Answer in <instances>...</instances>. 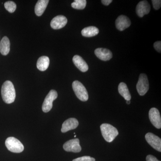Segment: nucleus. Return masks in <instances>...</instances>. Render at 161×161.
I'll use <instances>...</instances> for the list:
<instances>
[{"label": "nucleus", "instance_id": "obj_28", "mask_svg": "<svg viewBox=\"0 0 161 161\" xmlns=\"http://www.w3.org/2000/svg\"><path fill=\"white\" fill-rule=\"evenodd\" d=\"M126 103L127 104H130V100L127 101Z\"/></svg>", "mask_w": 161, "mask_h": 161}, {"label": "nucleus", "instance_id": "obj_22", "mask_svg": "<svg viewBox=\"0 0 161 161\" xmlns=\"http://www.w3.org/2000/svg\"><path fill=\"white\" fill-rule=\"evenodd\" d=\"M4 6L6 10L11 13L14 12L16 9V5L12 1H8L6 2L4 4Z\"/></svg>", "mask_w": 161, "mask_h": 161}, {"label": "nucleus", "instance_id": "obj_12", "mask_svg": "<svg viewBox=\"0 0 161 161\" xmlns=\"http://www.w3.org/2000/svg\"><path fill=\"white\" fill-rule=\"evenodd\" d=\"M67 18L63 15H58L55 17L51 22V26L53 29L57 30L63 28L67 23Z\"/></svg>", "mask_w": 161, "mask_h": 161}, {"label": "nucleus", "instance_id": "obj_2", "mask_svg": "<svg viewBox=\"0 0 161 161\" xmlns=\"http://www.w3.org/2000/svg\"><path fill=\"white\" fill-rule=\"evenodd\" d=\"M102 134L105 140L111 142L118 135V130L112 125L108 124H103L100 126Z\"/></svg>", "mask_w": 161, "mask_h": 161}, {"label": "nucleus", "instance_id": "obj_7", "mask_svg": "<svg viewBox=\"0 0 161 161\" xmlns=\"http://www.w3.org/2000/svg\"><path fill=\"white\" fill-rule=\"evenodd\" d=\"M63 148L67 152L79 153L81 150L80 141L78 138L67 141L63 145Z\"/></svg>", "mask_w": 161, "mask_h": 161}, {"label": "nucleus", "instance_id": "obj_18", "mask_svg": "<svg viewBox=\"0 0 161 161\" xmlns=\"http://www.w3.org/2000/svg\"><path fill=\"white\" fill-rule=\"evenodd\" d=\"M50 63L49 58L46 56H42L39 58L37 62V67L41 71L47 69Z\"/></svg>", "mask_w": 161, "mask_h": 161}, {"label": "nucleus", "instance_id": "obj_14", "mask_svg": "<svg viewBox=\"0 0 161 161\" xmlns=\"http://www.w3.org/2000/svg\"><path fill=\"white\" fill-rule=\"evenodd\" d=\"M78 120L76 119L71 118L68 119L63 123L61 128V132L64 133L69 130H75L78 125Z\"/></svg>", "mask_w": 161, "mask_h": 161}, {"label": "nucleus", "instance_id": "obj_15", "mask_svg": "<svg viewBox=\"0 0 161 161\" xmlns=\"http://www.w3.org/2000/svg\"><path fill=\"white\" fill-rule=\"evenodd\" d=\"M73 61L75 66L80 70V71L86 72L89 69L88 65L84 60L78 55H75L73 58Z\"/></svg>", "mask_w": 161, "mask_h": 161}, {"label": "nucleus", "instance_id": "obj_26", "mask_svg": "<svg viewBox=\"0 0 161 161\" xmlns=\"http://www.w3.org/2000/svg\"><path fill=\"white\" fill-rule=\"evenodd\" d=\"M147 161H160L155 157L152 155H148L146 158Z\"/></svg>", "mask_w": 161, "mask_h": 161}, {"label": "nucleus", "instance_id": "obj_23", "mask_svg": "<svg viewBox=\"0 0 161 161\" xmlns=\"http://www.w3.org/2000/svg\"><path fill=\"white\" fill-rule=\"evenodd\" d=\"M73 161H95V159L91 157L86 156L75 159Z\"/></svg>", "mask_w": 161, "mask_h": 161}, {"label": "nucleus", "instance_id": "obj_3", "mask_svg": "<svg viewBox=\"0 0 161 161\" xmlns=\"http://www.w3.org/2000/svg\"><path fill=\"white\" fill-rule=\"evenodd\" d=\"M73 90L77 98L81 101L86 102L89 98L87 91L84 86L78 80H75L72 84Z\"/></svg>", "mask_w": 161, "mask_h": 161}, {"label": "nucleus", "instance_id": "obj_21", "mask_svg": "<svg viewBox=\"0 0 161 161\" xmlns=\"http://www.w3.org/2000/svg\"><path fill=\"white\" fill-rule=\"evenodd\" d=\"M86 5V0H75L71 4L72 7L77 9H83L85 8Z\"/></svg>", "mask_w": 161, "mask_h": 161}, {"label": "nucleus", "instance_id": "obj_24", "mask_svg": "<svg viewBox=\"0 0 161 161\" xmlns=\"http://www.w3.org/2000/svg\"><path fill=\"white\" fill-rule=\"evenodd\" d=\"M152 2L154 9L158 10L160 8L161 6V1L160 0H153Z\"/></svg>", "mask_w": 161, "mask_h": 161}, {"label": "nucleus", "instance_id": "obj_5", "mask_svg": "<svg viewBox=\"0 0 161 161\" xmlns=\"http://www.w3.org/2000/svg\"><path fill=\"white\" fill-rule=\"evenodd\" d=\"M149 89V83L148 78L146 74L140 75L137 84L136 90L141 96H143L148 92Z\"/></svg>", "mask_w": 161, "mask_h": 161}, {"label": "nucleus", "instance_id": "obj_1", "mask_svg": "<svg viewBox=\"0 0 161 161\" xmlns=\"http://www.w3.org/2000/svg\"><path fill=\"white\" fill-rule=\"evenodd\" d=\"M2 96L3 101L6 103H13L16 98V92L14 86L11 81L6 80L2 87Z\"/></svg>", "mask_w": 161, "mask_h": 161}, {"label": "nucleus", "instance_id": "obj_8", "mask_svg": "<svg viewBox=\"0 0 161 161\" xmlns=\"http://www.w3.org/2000/svg\"><path fill=\"white\" fill-rule=\"evenodd\" d=\"M145 138L147 142L150 144L155 150L161 152V139L157 136L151 132H148Z\"/></svg>", "mask_w": 161, "mask_h": 161}, {"label": "nucleus", "instance_id": "obj_6", "mask_svg": "<svg viewBox=\"0 0 161 161\" xmlns=\"http://www.w3.org/2000/svg\"><path fill=\"white\" fill-rule=\"evenodd\" d=\"M58 94L55 90H51L47 95L42 105V110L44 112L47 113L51 110L53 108V102L58 98Z\"/></svg>", "mask_w": 161, "mask_h": 161}, {"label": "nucleus", "instance_id": "obj_13", "mask_svg": "<svg viewBox=\"0 0 161 161\" xmlns=\"http://www.w3.org/2000/svg\"><path fill=\"white\" fill-rule=\"evenodd\" d=\"M95 54L97 58L103 61H108L112 58V52L107 48H97L95 50Z\"/></svg>", "mask_w": 161, "mask_h": 161}, {"label": "nucleus", "instance_id": "obj_27", "mask_svg": "<svg viewBox=\"0 0 161 161\" xmlns=\"http://www.w3.org/2000/svg\"><path fill=\"white\" fill-rule=\"evenodd\" d=\"M102 3L105 6H108L112 2V0H102Z\"/></svg>", "mask_w": 161, "mask_h": 161}, {"label": "nucleus", "instance_id": "obj_20", "mask_svg": "<svg viewBox=\"0 0 161 161\" xmlns=\"http://www.w3.org/2000/svg\"><path fill=\"white\" fill-rule=\"evenodd\" d=\"M118 91L119 94L126 100H130L131 98V94L125 83L124 82L119 83L118 86Z\"/></svg>", "mask_w": 161, "mask_h": 161}, {"label": "nucleus", "instance_id": "obj_17", "mask_svg": "<svg viewBox=\"0 0 161 161\" xmlns=\"http://www.w3.org/2000/svg\"><path fill=\"white\" fill-rule=\"evenodd\" d=\"M10 43L7 37H4L0 42V53L2 55L6 56L10 51Z\"/></svg>", "mask_w": 161, "mask_h": 161}, {"label": "nucleus", "instance_id": "obj_25", "mask_svg": "<svg viewBox=\"0 0 161 161\" xmlns=\"http://www.w3.org/2000/svg\"><path fill=\"white\" fill-rule=\"evenodd\" d=\"M153 47L157 51L161 53V42L160 41H157L154 43Z\"/></svg>", "mask_w": 161, "mask_h": 161}, {"label": "nucleus", "instance_id": "obj_16", "mask_svg": "<svg viewBox=\"0 0 161 161\" xmlns=\"http://www.w3.org/2000/svg\"><path fill=\"white\" fill-rule=\"evenodd\" d=\"M49 2L48 0H39L38 1L35 8V13L37 16H40L43 14Z\"/></svg>", "mask_w": 161, "mask_h": 161}, {"label": "nucleus", "instance_id": "obj_4", "mask_svg": "<svg viewBox=\"0 0 161 161\" xmlns=\"http://www.w3.org/2000/svg\"><path fill=\"white\" fill-rule=\"evenodd\" d=\"M5 145L9 151L16 153L23 152L24 149L23 144L14 137H9L6 139Z\"/></svg>", "mask_w": 161, "mask_h": 161}, {"label": "nucleus", "instance_id": "obj_29", "mask_svg": "<svg viewBox=\"0 0 161 161\" xmlns=\"http://www.w3.org/2000/svg\"><path fill=\"white\" fill-rule=\"evenodd\" d=\"M76 137V135H75V137Z\"/></svg>", "mask_w": 161, "mask_h": 161}, {"label": "nucleus", "instance_id": "obj_19", "mask_svg": "<svg viewBox=\"0 0 161 161\" xmlns=\"http://www.w3.org/2000/svg\"><path fill=\"white\" fill-rule=\"evenodd\" d=\"M99 30L94 26H90L84 28L81 31V35L86 37H92L98 34Z\"/></svg>", "mask_w": 161, "mask_h": 161}, {"label": "nucleus", "instance_id": "obj_11", "mask_svg": "<svg viewBox=\"0 0 161 161\" xmlns=\"http://www.w3.org/2000/svg\"><path fill=\"white\" fill-rule=\"evenodd\" d=\"M131 24L130 19L123 15L119 16L115 21V26L120 31H123L130 27Z\"/></svg>", "mask_w": 161, "mask_h": 161}, {"label": "nucleus", "instance_id": "obj_10", "mask_svg": "<svg viewBox=\"0 0 161 161\" xmlns=\"http://www.w3.org/2000/svg\"><path fill=\"white\" fill-rule=\"evenodd\" d=\"M150 9L151 7L150 4L147 1H141L136 6V14L139 17H143L144 15L150 13Z\"/></svg>", "mask_w": 161, "mask_h": 161}, {"label": "nucleus", "instance_id": "obj_9", "mask_svg": "<svg viewBox=\"0 0 161 161\" xmlns=\"http://www.w3.org/2000/svg\"><path fill=\"white\" fill-rule=\"evenodd\" d=\"M149 115L152 125L157 129H161V118L158 110L155 108H152L149 111Z\"/></svg>", "mask_w": 161, "mask_h": 161}]
</instances>
